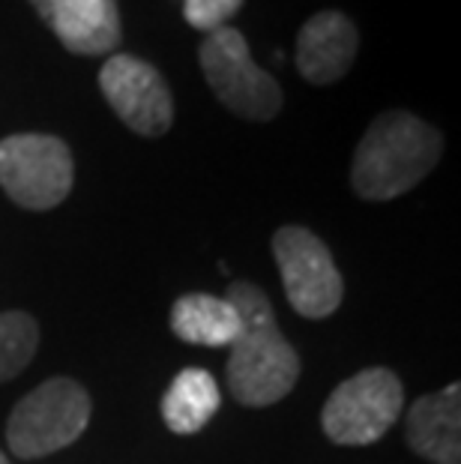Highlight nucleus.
Instances as JSON below:
<instances>
[{"instance_id":"f257e3e1","label":"nucleus","mask_w":461,"mask_h":464,"mask_svg":"<svg viewBox=\"0 0 461 464\" xmlns=\"http://www.w3.org/2000/svg\"><path fill=\"white\" fill-rule=\"evenodd\" d=\"M225 297L240 312V335L225 365L228 392L246 408L282 401L300 378V353L276 327L267 294L249 282H234Z\"/></svg>"},{"instance_id":"f03ea898","label":"nucleus","mask_w":461,"mask_h":464,"mask_svg":"<svg viewBox=\"0 0 461 464\" xmlns=\"http://www.w3.org/2000/svg\"><path fill=\"white\" fill-rule=\"evenodd\" d=\"M444 138L408 111H384L371 121L351 165V186L366 201H392L414 189L440 162Z\"/></svg>"},{"instance_id":"7ed1b4c3","label":"nucleus","mask_w":461,"mask_h":464,"mask_svg":"<svg viewBox=\"0 0 461 464\" xmlns=\"http://www.w3.org/2000/svg\"><path fill=\"white\" fill-rule=\"evenodd\" d=\"M91 392L72 378H52L9 413L6 443L18 459H43L70 447L91 422Z\"/></svg>"},{"instance_id":"20e7f679","label":"nucleus","mask_w":461,"mask_h":464,"mask_svg":"<svg viewBox=\"0 0 461 464\" xmlns=\"http://www.w3.org/2000/svg\"><path fill=\"white\" fill-rule=\"evenodd\" d=\"M198 61L210 91L228 111L258 123L273 121L282 111V87L276 84V78L252 61L240 31L219 27V31L207 34Z\"/></svg>"},{"instance_id":"39448f33","label":"nucleus","mask_w":461,"mask_h":464,"mask_svg":"<svg viewBox=\"0 0 461 464\" xmlns=\"http://www.w3.org/2000/svg\"><path fill=\"white\" fill-rule=\"evenodd\" d=\"M72 150L54 135L22 132L0 141V189L24 210H54L72 192Z\"/></svg>"},{"instance_id":"423d86ee","label":"nucleus","mask_w":461,"mask_h":464,"mask_svg":"<svg viewBox=\"0 0 461 464\" xmlns=\"http://www.w3.org/2000/svg\"><path fill=\"white\" fill-rule=\"evenodd\" d=\"M401 381L378 365L354 374L330 392L321 411V429L339 447H369L384 438L401 417Z\"/></svg>"},{"instance_id":"0eeeda50","label":"nucleus","mask_w":461,"mask_h":464,"mask_svg":"<svg viewBox=\"0 0 461 464\" xmlns=\"http://www.w3.org/2000/svg\"><path fill=\"white\" fill-rule=\"evenodd\" d=\"M273 258H276L284 297L300 318H330L345 297V282L327 243L300 225H284L273 234Z\"/></svg>"},{"instance_id":"6e6552de","label":"nucleus","mask_w":461,"mask_h":464,"mask_svg":"<svg viewBox=\"0 0 461 464\" xmlns=\"http://www.w3.org/2000/svg\"><path fill=\"white\" fill-rule=\"evenodd\" d=\"M100 87L114 114L144 138H162L174 123V100L162 72L135 54H111Z\"/></svg>"},{"instance_id":"1a4fd4ad","label":"nucleus","mask_w":461,"mask_h":464,"mask_svg":"<svg viewBox=\"0 0 461 464\" xmlns=\"http://www.w3.org/2000/svg\"><path fill=\"white\" fill-rule=\"evenodd\" d=\"M31 6L66 52L96 57L111 54L120 45L117 0H31Z\"/></svg>"},{"instance_id":"9d476101","label":"nucleus","mask_w":461,"mask_h":464,"mask_svg":"<svg viewBox=\"0 0 461 464\" xmlns=\"http://www.w3.org/2000/svg\"><path fill=\"white\" fill-rule=\"evenodd\" d=\"M360 34L354 22L339 9L315 13L300 27L297 69L309 84H336L357 61Z\"/></svg>"},{"instance_id":"9b49d317","label":"nucleus","mask_w":461,"mask_h":464,"mask_svg":"<svg viewBox=\"0 0 461 464\" xmlns=\"http://www.w3.org/2000/svg\"><path fill=\"white\" fill-rule=\"evenodd\" d=\"M408 443L417 456L435 464H461V387L431 392L408 413Z\"/></svg>"},{"instance_id":"f8f14e48","label":"nucleus","mask_w":461,"mask_h":464,"mask_svg":"<svg viewBox=\"0 0 461 464\" xmlns=\"http://www.w3.org/2000/svg\"><path fill=\"white\" fill-rule=\"evenodd\" d=\"M171 330L186 344L231 348L240 335V312L228 297L213 294H183L171 305Z\"/></svg>"},{"instance_id":"ddd939ff","label":"nucleus","mask_w":461,"mask_h":464,"mask_svg":"<svg viewBox=\"0 0 461 464\" xmlns=\"http://www.w3.org/2000/svg\"><path fill=\"white\" fill-rule=\"evenodd\" d=\"M219 404V383L207 369H183L162 399V420L174 434H195L216 417Z\"/></svg>"},{"instance_id":"4468645a","label":"nucleus","mask_w":461,"mask_h":464,"mask_svg":"<svg viewBox=\"0 0 461 464\" xmlns=\"http://www.w3.org/2000/svg\"><path fill=\"white\" fill-rule=\"evenodd\" d=\"M39 327L27 312L0 314V383L13 381L36 357Z\"/></svg>"},{"instance_id":"2eb2a0df","label":"nucleus","mask_w":461,"mask_h":464,"mask_svg":"<svg viewBox=\"0 0 461 464\" xmlns=\"http://www.w3.org/2000/svg\"><path fill=\"white\" fill-rule=\"evenodd\" d=\"M243 0H183V18L195 31L213 34L240 13Z\"/></svg>"},{"instance_id":"dca6fc26","label":"nucleus","mask_w":461,"mask_h":464,"mask_svg":"<svg viewBox=\"0 0 461 464\" xmlns=\"http://www.w3.org/2000/svg\"><path fill=\"white\" fill-rule=\"evenodd\" d=\"M0 464H9V461H6V456H4V452H0Z\"/></svg>"}]
</instances>
